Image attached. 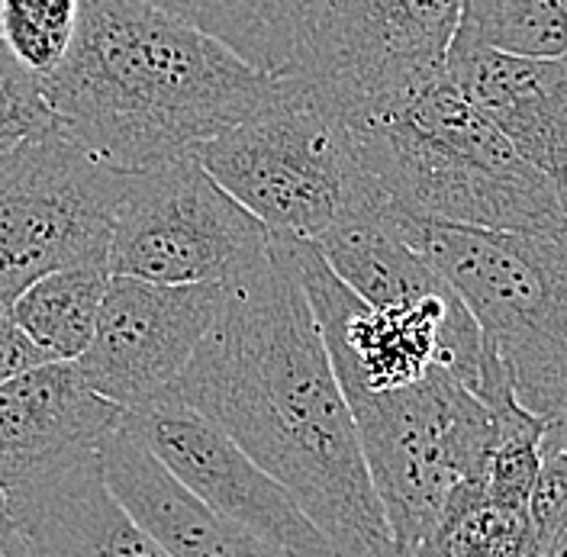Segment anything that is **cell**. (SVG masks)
Here are the masks:
<instances>
[{"label": "cell", "instance_id": "1", "mask_svg": "<svg viewBox=\"0 0 567 557\" xmlns=\"http://www.w3.org/2000/svg\"><path fill=\"white\" fill-rule=\"evenodd\" d=\"M162 400L223 429L297 499L336 555L396 557L310 300L275 248L226 283L216 322Z\"/></svg>", "mask_w": 567, "mask_h": 557}, {"label": "cell", "instance_id": "2", "mask_svg": "<svg viewBox=\"0 0 567 557\" xmlns=\"http://www.w3.org/2000/svg\"><path fill=\"white\" fill-rule=\"evenodd\" d=\"M39 84L59 130L123 175L197 155L278 94V78L148 0H81Z\"/></svg>", "mask_w": 567, "mask_h": 557}, {"label": "cell", "instance_id": "3", "mask_svg": "<svg viewBox=\"0 0 567 557\" xmlns=\"http://www.w3.org/2000/svg\"><path fill=\"white\" fill-rule=\"evenodd\" d=\"M342 120L393 209L471 229L567 236L565 190L467 104L445 65Z\"/></svg>", "mask_w": 567, "mask_h": 557}, {"label": "cell", "instance_id": "4", "mask_svg": "<svg viewBox=\"0 0 567 557\" xmlns=\"http://www.w3.org/2000/svg\"><path fill=\"white\" fill-rule=\"evenodd\" d=\"M393 226L471 310L516 400L545 422L558 416L567 403V236L471 229L400 209Z\"/></svg>", "mask_w": 567, "mask_h": 557}, {"label": "cell", "instance_id": "5", "mask_svg": "<svg viewBox=\"0 0 567 557\" xmlns=\"http://www.w3.org/2000/svg\"><path fill=\"white\" fill-rule=\"evenodd\" d=\"M197 162L271 233L310 243L393 209L358 162L346 120L284 78L271 104L200 145Z\"/></svg>", "mask_w": 567, "mask_h": 557}, {"label": "cell", "instance_id": "6", "mask_svg": "<svg viewBox=\"0 0 567 557\" xmlns=\"http://www.w3.org/2000/svg\"><path fill=\"white\" fill-rule=\"evenodd\" d=\"M346 400L396 557H420L449 493L484 477L499 435L494 413L445 368Z\"/></svg>", "mask_w": 567, "mask_h": 557}, {"label": "cell", "instance_id": "7", "mask_svg": "<svg viewBox=\"0 0 567 557\" xmlns=\"http://www.w3.org/2000/svg\"><path fill=\"white\" fill-rule=\"evenodd\" d=\"M268 239L310 300L346 396L410 386L435 368H445L467 390H477L484 339L449 283L403 303L371 307L336 278L310 239L271 229Z\"/></svg>", "mask_w": 567, "mask_h": 557}, {"label": "cell", "instance_id": "8", "mask_svg": "<svg viewBox=\"0 0 567 557\" xmlns=\"http://www.w3.org/2000/svg\"><path fill=\"white\" fill-rule=\"evenodd\" d=\"M268 251V226L184 155L126 177L106 268L152 283H229Z\"/></svg>", "mask_w": 567, "mask_h": 557}, {"label": "cell", "instance_id": "9", "mask_svg": "<svg viewBox=\"0 0 567 557\" xmlns=\"http://www.w3.org/2000/svg\"><path fill=\"white\" fill-rule=\"evenodd\" d=\"M126 177L59 126L0 162V310L42 275L106 265Z\"/></svg>", "mask_w": 567, "mask_h": 557}, {"label": "cell", "instance_id": "10", "mask_svg": "<svg viewBox=\"0 0 567 557\" xmlns=\"http://www.w3.org/2000/svg\"><path fill=\"white\" fill-rule=\"evenodd\" d=\"M461 0H319L284 81L354 116L445 65Z\"/></svg>", "mask_w": 567, "mask_h": 557}, {"label": "cell", "instance_id": "11", "mask_svg": "<svg viewBox=\"0 0 567 557\" xmlns=\"http://www.w3.org/2000/svg\"><path fill=\"white\" fill-rule=\"evenodd\" d=\"M226 283H152L110 275L78 368L91 390L133 413L158 403L210 332Z\"/></svg>", "mask_w": 567, "mask_h": 557}, {"label": "cell", "instance_id": "12", "mask_svg": "<svg viewBox=\"0 0 567 557\" xmlns=\"http://www.w3.org/2000/svg\"><path fill=\"white\" fill-rule=\"evenodd\" d=\"M123 425L216 516L293 555L339 557L297 499L197 410L177 400H158L126 413Z\"/></svg>", "mask_w": 567, "mask_h": 557}, {"label": "cell", "instance_id": "13", "mask_svg": "<svg viewBox=\"0 0 567 557\" xmlns=\"http://www.w3.org/2000/svg\"><path fill=\"white\" fill-rule=\"evenodd\" d=\"M123 416L87 386L78 361H45L0 383V489L13 493L97 454Z\"/></svg>", "mask_w": 567, "mask_h": 557}, {"label": "cell", "instance_id": "14", "mask_svg": "<svg viewBox=\"0 0 567 557\" xmlns=\"http://www.w3.org/2000/svg\"><path fill=\"white\" fill-rule=\"evenodd\" d=\"M445 71L487 123L567 194V59H526L452 35Z\"/></svg>", "mask_w": 567, "mask_h": 557}, {"label": "cell", "instance_id": "15", "mask_svg": "<svg viewBox=\"0 0 567 557\" xmlns=\"http://www.w3.org/2000/svg\"><path fill=\"white\" fill-rule=\"evenodd\" d=\"M7 513L39 557H172L106 487L101 452L7 493Z\"/></svg>", "mask_w": 567, "mask_h": 557}, {"label": "cell", "instance_id": "16", "mask_svg": "<svg viewBox=\"0 0 567 557\" xmlns=\"http://www.w3.org/2000/svg\"><path fill=\"white\" fill-rule=\"evenodd\" d=\"M106 487L172 557H300L216 516L120 425L101 448Z\"/></svg>", "mask_w": 567, "mask_h": 557}, {"label": "cell", "instance_id": "17", "mask_svg": "<svg viewBox=\"0 0 567 557\" xmlns=\"http://www.w3.org/2000/svg\"><path fill=\"white\" fill-rule=\"evenodd\" d=\"M326 265L371 307L403 303L445 287L442 275L393 226V209L332 226L317 243Z\"/></svg>", "mask_w": 567, "mask_h": 557}, {"label": "cell", "instance_id": "18", "mask_svg": "<svg viewBox=\"0 0 567 557\" xmlns=\"http://www.w3.org/2000/svg\"><path fill=\"white\" fill-rule=\"evenodd\" d=\"M229 45L251 69L284 78L319 0H148Z\"/></svg>", "mask_w": 567, "mask_h": 557}, {"label": "cell", "instance_id": "19", "mask_svg": "<svg viewBox=\"0 0 567 557\" xmlns=\"http://www.w3.org/2000/svg\"><path fill=\"white\" fill-rule=\"evenodd\" d=\"M110 268L71 265L33 280L7 313L52 361H78L97 329Z\"/></svg>", "mask_w": 567, "mask_h": 557}, {"label": "cell", "instance_id": "20", "mask_svg": "<svg viewBox=\"0 0 567 557\" xmlns=\"http://www.w3.org/2000/svg\"><path fill=\"white\" fill-rule=\"evenodd\" d=\"M420 557H535L529 513L491 499L484 477L461 481L449 493Z\"/></svg>", "mask_w": 567, "mask_h": 557}, {"label": "cell", "instance_id": "21", "mask_svg": "<svg viewBox=\"0 0 567 557\" xmlns=\"http://www.w3.org/2000/svg\"><path fill=\"white\" fill-rule=\"evenodd\" d=\"M455 33L506 55L567 59V0H461Z\"/></svg>", "mask_w": 567, "mask_h": 557}, {"label": "cell", "instance_id": "22", "mask_svg": "<svg viewBox=\"0 0 567 557\" xmlns=\"http://www.w3.org/2000/svg\"><path fill=\"white\" fill-rule=\"evenodd\" d=\"M81 0H0V39L35 78L55 69L78 33Z\"/></svg>", "mask_w": 567, "mask_h": 557}, {"label": "cell", "instance_id": "23", "mask_svg": "<svg viewBox=\"0 0 567 557\" xmlns=\"http://www.w3.org/2000/svg\"><path fill=\"white\" fill-rule=\"evenodd\" d=\"M55 126L39 78L0 39V162Z\"/></svg>", "mask_w": 567, "mask_h": 557}, {"label": "cell", "instance_id": "24", "mask_svg": "<svg viewBox=\"0 0 567 557\" xmlns=\"http://www.w3.org/2000/svg\"><path fill=\"white\" fill-rule=\"evenodd\" d=\"M529 532L542 557L567 532V452L542 448V464L529 493Z\"/></svg>", "mask_w": 567, "mask_h": 557}, {"label": "cell", "instance_id": "25", "mask_svg": "<svg viewBox=\"0 0 567 557\" xmlns=\"http://www.w3.org/2000/svg\"><path fill=\"white\" fill-rule=\"evenodd\" d=\"M45 361H52V358L42 349H35L30 336L13 322V316L0 310V383L30 371L35 364H45Z\"/></svg>", "mask_w": 567, "mask_h": 557}, {"label": "cell", "instance_id": "26", "mask_svg": "<svg viewBox=\"0 0 567 557\" xmlns=\"http://www.w3.org/2000/svg\"><path fill=\"white\" fill-rule=\"evenodd\" d=\"M0 557H39L30 535L23 532V525L17 523L10 513L0 516Z\"/></svg>", "mask_w": 567, "mask_h": 557}, {"label": "cell", "instance_id": "27", "mask_svg": "<svg viewBox=\"0 0 567 557\" xmlns=\"http://www.w3.org/2000/svg\"><path fill=\"white\" fill-rule=\"evenodd\" d=\"M542 448H558V452H567V403L558 416H551L548 422H545Z\"/></svg>", "mask_w": 567, "mask_h": 557}, {"label": "cell", "instance_id": "28", "mask_svg": "<svg viewBox=\"0 0 567 557\" xmlns=\"http://www.w3.org/2000/svg\"><path fill=\"white\" fill-rule=\"evenodd\" d=\"M542 557H567V532L565 535H561V538H558V541H555V545H551V548H548V551H545V555Z\"/></svg>", "mask_w": 567, "mask_h": 557}, {"label": "cell", "instance_id": "29", "mask_svg": "<svg viewBox=\"0 0 567 557\" xmlns=\"http://www.w3.org/2000/svg\"><path fill=\"white\" fill-rule=\"evenodd\" d=\"M0 516H7V493L0 489Z\"/></svg>", "mask_w": 567, "mask_h": 557}]
</instances>
